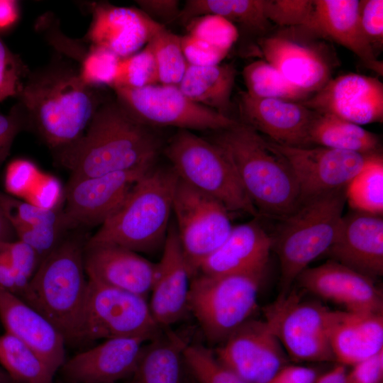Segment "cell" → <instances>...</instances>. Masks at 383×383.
Returning <instances> with one entry per match:
<instances>
[{
  "instance_id": "cell-41",
  "label": "cell",
  "mask_w": 383,
  "mask_h": 383,
  "mask_svg": "<svg viewBox=\"0 0 383 383\" xmlns=\"http://www.w3.org/2000/svg\"><path fill=\"white\" fill-rule=\"evenodd\" d=\"M186 25L187 34L227 53L238 37L235 26L218 15H203L190 20Z\"/></svg>"
},
{
  "instance_id": "cell-17",
  "label": "cell",
  "mask_w": 383,
  "mask_h": 383,
  "mask_svg": "<svg viewBox=\"0 0 383 383\" xmlns=\"http://www.w3.org/2000/svg\"><path fill=\"white\" fill-rule=\"evenodd\" d=\"M260 45L265 61L294 86L310 94L331 79V61L322 45L301 40L289 31L263 38Z\"/></svg>"
},
{
  "instance_id": "cell-10",
  "label": "cell",
  "mask_w": 383,
  "mask_h": 383,
  "mask_svg": "<svg viewBox=\"0 0 383 383\" xmlns=\"http://www.w3.org/2000/svg\"><path fill=\"white\" fill-rule=\"evenodd\" d=\"M147 299L88 279L82 342L124 337L149 340L162 333Z\"/></svg>"
},
{
  "instance_id": "cell-13",
  "label": "cell",
  "mask_w": 383,
  "mask_h": 383,
  "mask_svg": "<svg viewBox=\"0 0 383 383\" xmlns=\"http://www.w3.org/2000/svg\"><path fill=\"white\" fill-rule=\"evenodd\" d=\"M268 141L284 157L292 170L298 183L301 204L323 194L345 188L376 155L322 146L292 147Z\"/></svg>"
},
{
  "instance_id": "cell-31",
  "label": "cell",
  "mask_w": 383,
  "mask_h": 383,
  "mask_svg": "<svg viewBox=\"0 0 383 383\" xmlns=\"http://www.w3.org/2000/svg\"><path fill=\"white\" fill-rule=\"evenodd\" d=\"M310 145L358 152L380 153L379 137L361 126L328 113H316L309 130Z\"/></svg>"
},
{
  "instance_id": "cell-35",
  "label": "cell",
  "mask_w": 383,
  "mask_h": 383,
  "mask_svg": "<svg viewBox=\"0 0 383 383\" xmlns=\"http://www.w3.org/2000/svg\"><path fill=\"white\" fill-rule=\"evenodd\" d=\"M345 195L353 210L382 215L383 159L380 153L373 155L350 181L346 187Z\"/></svg>"
},
{
  "instance_id": "cell-55",
  "label": "cell",
  "mask_w": 383,
  "mask_h": 383,
  "mask_svg": "<svg viewBox=\"0 0 383 383\" xmlns=\"http://www.w3.org/2000/svg\"><path fill=\"white\" fill-rule=\"evenodd\" d=\"M17 240L16 233L9 221L0 208V243Z\"/></svg>"
},
{
  "instance_id": "cell-27",
  "label": "cell",
  "mask_w": 383,
  "mask_h": 383,
  "mask_svg": "<svg viewBox=\"0 0 383 383\" xmlns=\"http://www.w3.org/2000/svg\"><path fill=\"white\" fill-rule=\"evenodd\" d=\"M271 249L270 236L256 220L234 226L224 243L201 263L196 274L265 272Z\"/></svg>"
},
{
  "instance_id": "cell-58",
  "label": "cell",
  "mask_w": 383,
  "mask_h": 383,
  "mask_svg": "<svg viewBox=\"0 0 383 383\" xmlns=\"http://www.w3.org/2000/svg\"><path fill=\"white\" fill-rule=\"evenodd\" d=\"M65 383H72V382H65Z\"/></svg>"
},
{
  "instance_id": "cell-38",
  "label": "cell",
  "mask_w": 383,
  "mask_h": 383,
  "mask_svg": "<svg viewBox=\"0 0 383 383\" xmlns=\"http://www.w3.org/2000/svg\"><path fill=\"white\" fill-rule=\"evenodd\" d=\"M0 208L12 223H21L31 228L45 229L61 228L64 225L62 210L45 209L17 197L0 192Z\"/></svg>"
},
{
  "instance_id": "cell-56",
  "label": "cell",
  "mask_w": 383,
  "mask_h": 383,
  "mask_svg": "<svg viewBox=\"0 0 383 383\" xmlns=\"http://www.w3.org/2000/svg\"><path fill=\"white\" fill-rule=\"evenodd\" d=\"M0 383H15L9 374L0 367Z\"/></svg>"
},
{
  "instance_id": "cell-43",
  "label": "cell",
  "mask_w": 383,
  "mask_h": 383,
  "mask_svg": "<svg viewBox=\"0 0 383 383\" xmlns=\"http://www.w3.org/2000/svg\"><path fill=\"white\" fill-rule=\"evenodd\" d=\"M26 67L0 39V101L19 96Z\"/></svg>"
},
{
  "instance_id": "cell-53",
  "label": "cell",
  "mask_w": 383,
  "mask_h": 383,
  "mask_svg": "<svg viewBox=\"0 0 383 383\" xmlns=\"http://www.w3.org/2000/svg\"><path fill=\"white\" fill-rule=\"evenodd\" d=\"M18 7L13 0H0V30L12 26L18 18Z\"/></svg>"
},
{
  "instance_id": "cell-30",
  "label": "cell",
  "mask_w": 383,
  "mask_h": 383,
  "mask_svg": "<svg viewBox=\"0 0 383 383\" xmlns=\"http://www.w3.org/2000/svg\"><path fill=\"white\" fill-rule=\"evenodd\" d=\"M236 74L232 64L188 65L177 87L192 101L228 116Z\"/></svg>"
},
{
  "instance_id": "cell-44",
  "label": "cell",
  "mask_w": 383,
  "mask_h": 383,
  "mask_svg": "<svg viewBox=\"0 0 383 383\" xmlns=\"http://www.w3.org/2000/svg\"><path fill=\"white\" fill-rule=\"evenodd\" d=\"M41 174L33 162L21 158L14 160L6 170V190L13 196L24 198Z\"/></svg>"
},
{
  "instance_id": "cell-24",
  "label": "cell",
  "mask_w": 383,
  "mask_h": 383,
  "mask_svg": "<svg viewBox=\"0 0 383 383\" xmlns=\"http://www.w3.org/2000/svg\"><path fill=\"white\" fill-rule=\"evenodd\" d=\"M84 263L89 279L147 299L157 263L129 249L111 244L85 243Z\"/></svg>"
},
{
  "instance_id": "cell-48",
  "label": "cell",
  "mask_w": 383,
  "mask_h": 383,
  "mask_svg": "<svg viewBox=\"0 0 383 383\" xmlns=\"http://www.w3.org/2000/svg\"><path fill=\"white\" fill-rule=\"evenodd\" d=\"M25 119L21 106L15 107L8 115L0 114V167L9 155L13 142L23 128Z\"/></svg>"
},
{
  "instance_id": "cell-12",
  "label": "cell",
  "mask_w": 383,
  "mask_h": 383,
  "mask_svg": "<svg viewBox=\"0 0 383 383\" xmlns=\"http://www.w3.org/2000/svg\"><path fill=\"white\" fill-rule=\"evenodd\" d=\"M172 212L179 243L194 277L201 263L229 235L233 226L230 212L220 201L179 177Z\"/></svg>"
},
{
  "instance_id": "cell-51",
  "label": "cell",
  "mask_w": 383,
  "mask_h": 383,
  "mask_svg": "<svg viewBox=\"0 0 383 383\" xmlns=\"http://www.w3.org/2000/svg\"><path fill=\"white\" fill-rule=\"evenodd\" d=\"M317 377V372L313 368L287 365L268 383H313Z\"/></svg>"
},
{
  "instance_id": "cell-11",
  "label": "cell",
  "mask_w": 383,
  "mask_h": 383,
  "mask_svg": "<svg viewBox=\"0 0 383 383\" xmlns=\"http://www.w3.org/2000/svg\"><path fill=\"white\" fill-rule=\"evenodd\" d=\"M117 101L135 120L148 126L184 130H226L239 122L187 98L177 86L156 84L139 89L114 88Z\"/></svg>"
},
{
  "instance_id": "cell-25",
  "label": "cell",
  "mask_w": 383,
  "mask_h": 383,
  "mask_svg": "<svg viewBox=\"0 0 383 383\" xmlns=\"http://www.w3.org/2000/svg\"><path fill=\"white\" fill-rule=\"evenodd\" d=\"M308 23L299 27L314 37L337 43L355 54L365 65L382 76V61L378 60L360 26V1L313 0Z\"/></svg>"
},
{
  "instance_id": "cell-36",
  "label": "cell",
  "mask_w": 383,
  "mask_h": 383,
  "mask_svg": "<svg viewBox=\"0 0 383 383\" xmlns=\"http://www.w3.org/2000/svg\"><path fill=\"white\" fill-rule=\"evenodd\" d=\"M149 42L154 52L159 84L178 86L189 65L182 51L181 36L163 26Z\"/></svg>"
},
{
  "instance_id": "cell-46",
  "label": "cell",
  "mask_w": 383,
  "mask_h": 383,
  "mask_svg": "<svg viewBox=\"0 0 383 383\" xmlns=\"http://www.w3.org/2000/svg\"><path fill=\"white\" fill-rule=\"evenodd\" d=\"M181 45L187 63L194 66L204 67L220 64L228 54L189 34L181 36Z\"/></svg>"
},
{
  "instance_id": "cell-21",
  "label": "cell",
  "mask_w": 383,
  "mask_h": 383,
  "mask_svg": "<svg viewBox=\"0 0 383 383\" xmlns=\"http://www.w3.org/2000/svg\"><path fill=\"white\" fill-rule=\"evenodd\" d=\"M332 259L370 278L383 274V219L353 210L343 216L331 246Z\"/></svg>"
},
{
  "instance_id": "cell-29",
  "label": "cell",
  "mask_w": 383,
  "mask_h": 383,
  "mask_svg": "<svg viewBox=\"0 0 383 383\" xmlns=\"http://www.w3.org/2000/svg\"><path fill=\"white\" fill-rule=\"evenodd\" d=\"M189 338L166 331L146 343L130 383H184L183 353Z\"/></svg>"
},
{
  "instance_id": "cell-47",
  "label": "cell",
  "mask_w": 383,
  "mask_h": 383,
  "mask_svg": "<svg viewBox=\"0 0 383 383\" xmlns=\"http://www.w3.org/2000/svg\"><path fill=\"white\" fill-rule=\"evenodd\" d=\"M64 196L60 181L42 172L40 177L24 196V201L45 209H58Z\"/></svg>"
},
{
  "instance_id": "cell-32",
  "label": "cell",
  "mask_w": 383,
  "mask_h": 383,
  "mask_svg": "<svg viewBox=\"0 0 383 383\" xmlns=\"http://www.w3.org/2000/svg\"><path fill=\"white\" fill-rule=\"evenodd\" d=\"M207 14L220 16L259 34L265 33L272 23L264 11V0H189L177 18L187 23Z\"/></svg>"
},
{
  "instance_id": "cell-18",
  "label": "cell",
  "mask_w": 383,
  "mask_h": 383,
  "mask_svg": "<svg viewBox=\"0 0 383 383\" xmlns=\"http://www.w3.org/2000/svg\"><path fill=\"white\" fill-rule=\"evenodd\" d=\"M192 277L172 221L161 259L157 263L148 303L155 322L162 329L182 320L189 311V294Z\"/></svg>"
},
{
  "instance_id": "cell-6",
  "label": "cell",
  "mask_w": 383,
  "mask_h": 383,
  "mask_svg": "<svg viewBox=\"0 0 383 383\" xmlns=\"http://www.w3.org/2000/svg\"><path fill=\"white\" fill-rule=\"evenodd\" d=\"M345 188L309 199L281 219L272 248L280 264L279 296L287 295L297 277L333 244L346 202Z\"/></svg>"
},
{
  "instance_id": "cell-8",
  "label": "cell",
  "mask_w": 383,
  "mask_h": 383,
  "mask_svg": "<svg viewBox=\"0 0 383 383\" xmlns=\"http://www.w3.org/2000/svg\"><path fill=\"white\" fill-rule=\"evenodd\" d=\"M264 272L223 275L195 274L191 280L189 311L206 340L220 345L251 318Z\"/></svg>"
},
{
  "instance_id": "cell-39",
  "label": "cell",
  "mask_w": 383,
  "mask_h": 383,
  "mask_svg": "<svg viewBox=\"0 0 383 383\" xmlns=\"http://www.w3.org/2000/svg\"><path fill=\"white\" fill-rule=\"evenodd\" d=\"M159 84L152 46L150 42L143 49L121 60L113 89H139Z\"/></svg>"
},
{
  "instance_id": "cell-5",
  "label": "cell",
  "mask_w": 383,
  "mask_h": 383,
  "mask_svg": "<svg viewBox=\"0 0 383 383\" xmlns=\"http://www.w3.org/2000/svg\"><path fill=\"white\" fill-rule=\"evenodd\" d=\"M85 243L77 237L64 238L41 262L29 284L26 303L59 331L66 345L82 343L88 289L84 263Z\"/></svg>"
},
{
  "instance_id": "cell-9",
  "label": "cell",
  "mask_w": 383,
  "mask_h": 383,
  "mask_svg": "<svg viewBox=\"0 0 383 383\" xmlns=\"http://www.w3.org/2000/svg\"><path fill=\"white\" fill-rule=\"evenodd\" d=\"M338 311L290 290L265 309V321L287 355L296 361H335L330 335Z\"/></svg>"
},
{
  "instance_id": "cell-42",
  "label": "cell",
  "mask_w": 383,
  "mask_h": 383,
  "mask_svg": "<svg viewBox=\"0 0 383 383\" xmlns=\"http://www.w3.org/2000/svg\"><path fill=\"white\" fill-rule=\"evenodd\" d=\"M313 9L312 0H264L266 18L270 23L281 27L305 26Z\"/></svg>"
},
{
  "instance_id": "cell-22",
  "label": "cell",
  "mask_w": 383,
  "mask_h": 383,
  "mask_svg": "<svg viewBox=\"0 0 383 383\" xmlns=\"http://www.w3.org/2000/svg\"><path fill=\"white\" fill-rule=\"evenodd\" d=\"M163 26L140 9L98 4L92 8L86 38L91 45L105 48L123 59L140 51Z\"/></svg>"
},
{
  "instance_id": "cell-52",
  "label": "cell",
  "mask_w": 383,
  "mask_h": 383,
  "mask_svg": "<svg viewBox=\"0 0 383 383\" xmlns=\"http://www.w3.org/2000/svg\"><path fill=\"white\" fill-rule=\"evenodd\" d=\"M6 243H0V287L20 297V292L6 249Z\"/></svg>"
},
{
  "instance_id": "cell-45",
  "label": "cell",
  "mask_w": 383,
  "mask_h": 383,
  "mask_svg": "<svg viewBox=\"0 0 383 383\" xmlns=\"http://www.w3.org/2000/svg\"><path fill=\"white\" fill-rule=\"evenodd\" d=\"M362 30L374 54L383 45V1H360Z\"/></svg>"
},
{
  "instance_id": "cell-33",
  "label": "cell",
  "mask_w": 383,
  "mask_h": 383,
  "mask_svg": "<svg viewBox=\"0 0 383 383\" xmlns=\"http://www.w3.org/2000/svg\"><path fill=\"white\" fill-rule=\"evenodd\" d=\"M0 364L15 383H54L55 375L39 355L6 332L0 335Z\"/></svg>"
},
{
  "instance_id": "cell-37",
  "label": "cell",
  "mask_w": 383,
  "mask_h": 383,
  "mask_svg": "<svg viewBox=\"0 0 383 383\" xmlns=\"http://www.w3.org/2000/svg\"><path fill=\"white\" fill-rule=\"evenodd\" d=\"M187 372L199 383H246L222 364L214 352L199 343H189L183 353Z\"/></svg>"
},
{
  "instance_id": "cell-2",
  "label": "cell",
  "mask_w": 383,
  "mask_h": 383,
  "mask_svg": "<svg viewBox=\"0 0 383 383\" xmlns=\"http://www.w3.org/2000/svg\"><path fill=\"white\" fill-rule=\"evenodd\" d=\"M18 96L26 119L50 148L58 151L84 133L104 103L78 72L63 67L28 77Z\"/></svg>"
},
{
  "instance_id": "cell-4",
  "label": "cell",
  "mask_w": 383,
  "mask_h": 383,
  "mask_svg": "<svg viewBox=\"0 0 383 383\" xmlns=\"http://www.w3.org/2000/svg\"><path fill=\"white\" fill-rule=\"evenodd\" d=\"M177 181L170 165L152 167L86 243L115 245L138 253L163 248Z\"/></svg>"
},
{
  "instance_id": "cell-26",
  "label": "cell",
  "mask_w": 383,
  "mask_h": 383,
  "mask_svg": "<svg viewBox=\"0 0 383 383\" xmlns=\"http://www.w3.org/2000/svg\"><path fill=\"white\" fill-rule=\"evenodd\" d=\"M0 320L6 333L33 348L55 375L65 362V340L39 311L0 287Z\"/></svg>"
},
{
  "instance_id": "cell-1",
  "label": "cell",
  "mask_w": 383,
  "mask_h": 383,
  "mask_svg": "<svg viewBox=\"0 0 383 383\" xmlns=\"http://www.w3.org/2000/svg\"><path fill=\"white\" fill-rule=\"evenodd\" d=\"M160 141L116 101L104 102L84 133L59 150V161L70 171L69 182L109 173L151 167Z\"/></svg>"
},
{
  "instance_id": "cell-49",
  "label": "cell",
  "mask_w": 383,
  "mask_h": 383,
  "mask_svg": "<svg viewBox=\"0 0 383 383\" xmlns=\"http://www.w3.org/2000/svg\"><path fill=\"white\" fill-rule=\"evenodd\" d=\"M383 350L355 365L347 373L346 383H382Z\"/></svg>"
},
{
  "instance_id": "cell-20",
  "label": "cell",
  "mask_w": 383,
  "mask_h": 383,
  "mask_svg": "<svg viewBox=\"0 0 383 383\" xmlns=\"http://www.w3.org/2000/svg\"><path fill=\"white\" fill-rule=\"evenodd\" d=\"M148 339L115 338L76 354L61 368L65 382L72 383H116L133 374Z\"/></svg>"
},
{
  "instance_id": "cell-28",
  "label": "cell",
  "mask_w": 383,
  "mask_h": 383,
  "mask_svg": "<svg viewBox=\"0 0 383 383\" xmlns=\"http://www.w3.org/2000/svg\"><path fill=\"white\" fill-rule=\"evenodd\" d=\"M330 342L335 360L355 365L383 350L382 313L338 311Z\"/></svg>"
},
{
  "instance_id": "cell-19",
  "label": "cell",
  "mask_w": 383,
  "mask_h": 383,
  "mask_svg": "<svg viewBox=\"0 0 383 383\" xmlns=\"http://www.w3.org/2000/svg\"><path fill=\"white\" fill-rule=\"evenodd\" d=\"M296 281L304 290L348 311L382 313V294L373 279L333 260L307 267Z\"/></svg>"
},
{
  "instance_id": "cell-34",
  "label": "cell",
  "mask_w": 383,
  "mask_h": 383,
  "mask_svg": "<svg viewBox=\"0 0 383 383\" xmlns=\"http://www.w3.org/2000/svg\"><path fill=\"white\" fill-rule=\"evenodd\" d=\"M243 77L245 92L252 97L301 102L311 96L291 84L265 60L248 64L243 70Z\"/></svg>"
},
{
  "instance_id": "cell-16",
  "label": "cell",
  "mask_w": 383,
  "mask_h": 383,
  "mask_svg": "<svg viewBox=\"0 0 383 383\" xmlns=\"http://www.w3.org/2000/svg\"><path fill=\"white\" fill-rule=\"evenodd\" d=\"M357 125L383 121V84L377 77L348 73L331 78L321 89L300 102Z\"/></svg>"
},
{
  "instance_id": "cell-50",
  "label": "cell",
  "mask_w": 383,
  "mask_h": 383,
  "mask_svg": "<svg viewBox=\"0 0 383 383\" xmlns=\"http://www.w3.org/2000/svg\"><path fill=\"white\" fill-rule=\"evenodd\" d=\"M136 2L140 9L152 19L173 20L178 18L180 12L179 1L177 0H141Z\"/></svg>"
},
{
  "instance_id": "cell-3",
  "label": "cell",
  "mask_w": 383,
  "mask_h": 383,
  "mask_svg": "<svg viewBox=\"0 0 383 383\" xmlns=\"http://www.w3.org/2000/svg\"><path fill=\"white\" fill-rule=\"evenodd\" d=\"M215 132L209 140L226 153L260 215L281 219L300 206L295 176L268 140L243 123Z\"/></svg>"
},
{
  "instance_id": "cell-7",
  "label": "cell",
  "mask_w": 383,
  "mask_h": 383,
  "mask_svg": "<svg viewBox=\"0 0 383 383\" xmlns=\"http://www.w3.org/2000/svg\"><path fill=\"white\" fill-rule=\"evenodd\" d=\"M165 155L179 179L216 199L229 212L260 216L231 162L213 142L179 129L165 147Z\"/></svg>"
},
{
  "instance_id": "cell-23",
  "label": "cell",
  "mask_w": 383,
  "mask_h": 383,
  "mask_svg": "<svg viewBox=\"0 0 383 383\" xmlns=\"http://www.w3.org/2000/svg\"><path fill=\"white\" fill-rule=\"evenodd\" d=\"M240 112L244 124L269 140L292 147H310L309 130L316 112L300 102L252 97L241 92Z\"/></svg>"
},
{
  "instance_id": "cell-14",
  "label": "cell",
  "mask_w": 383,
  "mask_h": 383,
  "mask_svg": "<svg viewBox=\"0 0 383 383\" xmlns=\"http://www.w3.org/2000/svg\"><path fill=\"white\" fill-rule=\"evenodd\" d=\"M284 351L265 320L250 318L218 345L214 353L246 383H268L287 365Z\"/></svg>"
},
{
  "instance_id": "cell-40",
  "label": "cell",
  "mask_w": 383,
  "mask_h": 383,
  "mask_svg": "<svg viewBox=\"0 0 383 383\" xmlns=\"http://www.w3.org/2000/svg\"><path fill=\"white\" fill-rule=\"evenodd\" d=\"M121 60L112 52L91 45L80 60L79 75L85 84L92 88L102 86L113 88Z\"/></svg>"
},
{
  "instance_id": "cell-57",
  "label": "cell",
  "mask_w": 383,
  "mask_h": 383,
  "mask_svg": "<svg viewBox=\"0 0 383 383\" xmlns=\"http://www.w3.org/2000/svg\"><path fill=\"white\" fill-rule=\"evenodd\" d=\"M189 375L184 377V383H199L196 379L193 378V377L188 372Z\"/></svg>"
},
{
  "instance_id": "cell-15",
  "label": "cell",
  "mask_w": 383,
  "mask_h": 383,
  "mask_svg": "<svg viewBox=\"0 0 383 383\" xmlns=\"http://www.w3.org/2000/svg\"><path fill=\"white\" fill-rule=\"evenodd\" d=\"M152 167L68 181L62 210L65 228L102 225L122 204L135 183Z\"/></svg>"
},
{
  "instance_id": "cell-54",
  "label": "cell",
  "mask_w": 383,
  "mask_h": 383,
  "mask_svg": "<svg viewBox=\"0 0 383 383\" xmlns=\"http://www.w3.org/2000/svg\"><path fill=\"white\" fill-rule=\"evenodd\" d=\"M346 377L345 366L338 364L323 374L318 376L313 383H346Z\"/></svg>"
}]
</instances>
